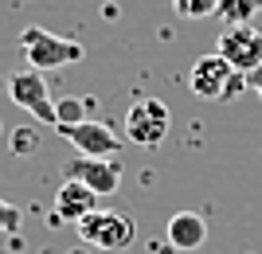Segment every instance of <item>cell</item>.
<instances>
[{
    "label": "cell",
    "mask_w": 262,
    "mask_h": 254,
    "mask_svg": "<svg viewBox=\"0 0 262 254\" xmlns=\"http://www.w3.org/2000/svg\"><path fill=\"white\" fill-rule=\"evenodd\" d=\"M20 51L32 71H59V66H71V63L86 59V47L78 39H63V35L47 32V28H35V24L20 32Z\"/></svg>",
    "instance_id": "6da1fadb"
},
{
    "label": "cell",
    "mask_w": 262,
    "mask_h": 254,
    "mask_svg": "<svg viewBox=\"0 0 262 254\" xmlns=\"http://www.w3.org/2000/svg\"><path fill=\"white\" fill-rule=\"evenodd\" d=\"M94 203H98V192H90L86 184L63 176V184L55 192V219L59 223H78V219H86L90 211H98Z\"/></svg>",
    "instance_id": "9c48e42d"
},
{
    "label": "cell",
    "mask_w": 262,
    "mask_h": 254,
    "mask_svg": "<svg viewBox=\"0 0 262 254\" xmlns=\"http://www.w3.org/2000/svg\"><path fill=\"white\" fill-rule=\"evenodd\" d=\"M247 86H251V90H254V94H258V98H262V63H258V66H254L251 75H247Z\"/></svg>",
    "instance_id": "2e32d148"
},
{
    "label": "cell",
    "mask_w": 262,
    "mask_h": 254,
    "mask_svg": "<svg viewBox=\"0 0 262 254\" xmlns=\"http://www.w3.org/2000/svg\"><path fill=\"white\" fill-rule=\"evenodd\" d=\"M78 239L86 246H98V250H129L133 239H137V219L133 215H125V211H90L86 219H78Z\"/></svg>",
    "instance_id": "7a4b0ae2"
},
{
    "label": "cell",
    "mask_w": 262,
    "mask_h": 254,
    "mask_svg": "<svg viewBox=\"0 0 262 254\" xmlns=\"http://www.w3.org/2000/svg\"><path fill=\"white\" fill-rule=\"evenodd\" d=\"M67 180H78V184H86L90 192H98V196H114L121 184V165L114 156H82L78 153L63 172Z\"/></svg>",
    "instance_id": "ba28073f"
},
{
    "label": "cell",
    "mask_w": 262,
    "mask_h": 254,
    "mask_svg": "<svg viewBox=\"0 0 262 254\" xmlns=\"http://www.w3.org/2000/svg\"><path fill=\"white\" fill-rule=\"evenodd\" d=\"M12 149H16V153H28V149H39V141H35V133H28V129H24V133H16V137H12Z\"/></svg>",
    "instance_id": "9a60e30c"
},
{
    "label": "cell",
    "mask_w": 262,
    "mask_h": 254,
    "mask_svg": "<svg viewBox=\"0 0 262 254\" xmlns=\"http://www.w3.org/2000/svg\"><path fill=\"white\" fill-rule=\"evenodd\" d=\"M20 219H24V211L16 203H8V199H0V231H16Z\"/></svg>",
    "instance_id": "4fadbf2b"
},
{
    "label": "cell",
    "mask_w": 262,
    "mask_h": 254,
    "mask_svg": "<svg viewBox=\"0 0 262 254\" xmlns=\"http://www.w3.org/2000/svg\"><path fill=\"white\" fill-rule=\"evenodd\" d=\"M168 246L172 250H200V246L208 243V223H204V215H196V211H176L172 219H168Z\"/></svg>",
    "instance_id": "30bf717a"
},
{
    "label": "cell",
    "mask_w": 262,
    "mask_h": 254,
    "mask_svg": "<svg viewBox=\"0 0 262 254\" xmlns=\"http://www.w3.org/2000/svg\"><path fill=\"white\" fill-rule=\"evenodd\" d=\"M0 133H4V122H0Z\"/></svg>",
    "instance_id": "e0dca14e"
},
{
    "label": "cell",
    "mask_w": 262,
    "mask_h": 254,
    "mask_svg": "<svg viewBox=\"0 0 262 254\" xmlns=\"http://www.w3.org/2000/svg\"><path fill=\"white\" fill-rule=\"evenodd\" d=\"M258 12H262V0H219L215 16L231 28V24H254Z\"/></svg>",
    "instance_id": "8fae6325"
},
{
    "label": "cell",
    "mask_w": 262,
    "mask_h": 254,
    "mask_svg": "<svg viewBox=\"0 0 262 254\" xmlns=\"http://www.w3.org/2000/svg\"><path fill=\"white\" fill-rule=\"evenodd\" d=\"M172 113L161 98H137L125 113V141H133L137 149H157L168 137Z\"/></svg>",
    "instance_id": "3957f363"
},
{
    "label": "cell",
    "mask_w": 262,
    "mask_h": 254,
    "mask_svg": "<svg viewBox=\"0 0 262 254\" xmlns=\"http://www.w3.org/2000/svg\"><path fill=\"white\" fill-rule=\"evenodd\" d=\"M59 122H82V106L71 102V98L55 102V125H59Z\"/></svg>",
    "instance_id": "5bb4252c"
},
{
    "label": "cell",
    "mask_w": 262,
    "mask_h": 254,
    "mask_svg": "<svg viewBox=\"0 0 262 254\" xmlns=\"http://www.w3.org/2000/svg\"><path fill=\"white\" fill-rule=\"evenodd\" d=\"M55 129H59L63 141L75 145L82 156H114V153H121V137L110 129L106 122H90V118H82V122H59Z\"/></svg>",
    "instance_id": "8992f818"
},
{
    "label": "cell",
    "mask_w": 262,
    "mask_h": 254,
    "mask_svg": "<svg viewBox=\"0 0 262 254\" xmlns=\"http://www.w3.org/2000/svg\"><path fill=\"white\" fill-rule=\"evenodd\" d=\"M8 94L24 113H32L35 122L55 125V98H51V90H47V82H43V71L24 66V71L8 75Z\"/></svg>",
    "instance_id": "277c9868"
},
{
    "label": "cell",
    "mask_w": 262,
    "mask_h": 254,
    "mask_svg": "<svg viewBox=\"0 0 262 254\" xmlns=\"http://www.w3.org/2000/svg\"><path fill=\"white\" fill-rule=\"evenodd\" d=\"M215 51L227 59L235 71L251 75L254 66L262 63V32L254 28V24H231L227 32H219Z\"/></svg>",
    "instance_id": "52a82bcc"
},
{
    "label": "cell",
    "mask_w": 262,
    "mask_h": 254,
    "mask_svg": "<svg viewBox=\"0 0 262 254\" xmlns=\"http://www.w3.org/2000/svg\"><path fill=\"white\" fill-rule=\"evenodd\" d=\"M219 0H172V12L184 16V20H204V16H215Z\"/></svg>",
    "instance_id": "7c38bea8"
},
{
    "label": "cell",
    "mask_w": 262,
    "mask_h": 254,
    "mask_svg": "<svg viewBox=\"0 0 262 254\" xmlns=\"http://www.w3.org/2000/svg\"><path fill=\"white\" fill-rule=\"evenodd\" d=\"M235 75H239V71L219 55V51H211V55H200L196 63H192V71H188V86H192V94H196L200 102H223Z\"/></svg>",
    "instance_id": "5b68a950"
}]
</instances>
